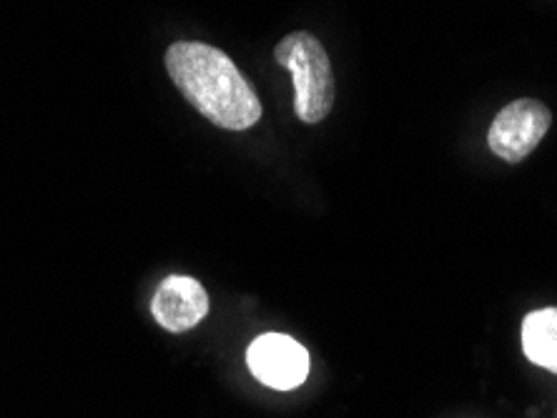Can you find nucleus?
Instances as JSON below:
<instances>
[{
	"label": "nucleus",
	"mask_w": 557,
	"mask_h": 418,
	"mask_svg": "<svg viewBox=\"0 0 557 418\" xmlns=\"http://www.w3.org/2000/svg\"><path fill=\"white\" fill-rule=\"evenodd\" d=\"M274 59L292 73L294 113L305 123H322L334 109L337 84H334L332 61L319 38L307 30L289 33L276 46Z\"/></svg>",
	"instance_id": "f03ea898"
},
{
	"label": "nucleus",
	"mask_w": 557,
	"mask_h": 418,
	"mask_svg": "<svg viewBox=\"0 0 557 418\" xmlns=\"http://www.w3.org/2000/svg\"><path fill=\"white\" fill-rule=\"evenodd\" d=\"M553 126V111L535 98H518L497 113L487 130V145L497 159L520 163L537 149Z\"/></svg>",
	"instance_id": "7ed1b4c3"
},
{
	"label": "nucleus",
	"mask_w": 557,
	"mask_h": 418,
	"mask_svg": "<svg viewBox=\"0 0 557 418\" xmlns=\"http://www.w3.org/2000/svg\"><path fill=\"white\" fill-rule=\"evenodd\" d=\"M522 351L530 364L557 373V308L530 311L522 321Z\"/></svg>",
	"instance_id": "423d86ee"
},
{
	"label": "nucleus",
	"mask_w": 557,
	"mask_h": 418,
	"mask_svg": "<svg viewBox=\"0 0 557 418\" xmlns=\"http://www.w3.org/2000/svg\"><path fill=\"white\" fill-rule=\"evenodd\" d=\"M209 314V293L191 276L171 274L151 299L153 321L169 333H184L199 326Z\"/></svg>",
	"instance_id": "39448f33"
},
{
	"label": "nucleus",
	"mask_w": 557,
	"mask_h": 418,
	"mask_svg": "<svg viewBox=\"0 0 557 418\" xmlns=\"http://www.w3.org/2000/svg\"><path fill=\"white\" fill-rule=\"evenodd\" d=\"M174 86L203 118L224 130H249L261 118V103L236 63L214 46L178 40L166 51Z\"/></svg>",
	"instance_id": "f257e3e1"
},
{
	"label": "nucleus",
	"mask_w": 557,
	"mask_h": 418,
	"mask_svg": "<svg viewBox=\"0 0 557 418\" xmlns=\"http://www.w3.org/2000/svg\"><path fill=\"white\" fill-rule=\"evenodd\" d=\"M253 379L274 391H294L309 376V351L286 333H264L247 349Z\"/></svg>",
	"instance_id": "20e7f679"
}]
</instances>
